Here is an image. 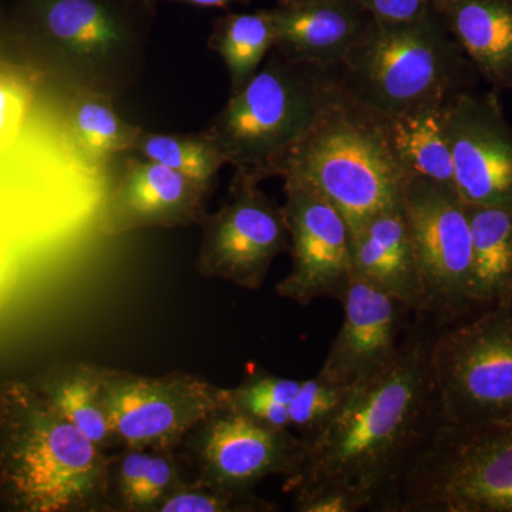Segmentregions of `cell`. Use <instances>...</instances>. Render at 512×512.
<instances>
[{"label":"cell","instance_id":"obj_25","mask_svg":"<svg viewBox=\"0 0 512 512\" xmlns=\"http://www.w3.org/2000/svg\"><path fill=\"white\" fill-rule=\"evenodd\" d=\"M131 153L163 164L210 188L225 165L221 151L205 131L161 134L148 133L141 128Z\"/></svg>","mask_w":512,"mask_h":512},{"label":"cell","instance_id":"obj_4","mask_svg":"<svg viewBox=\"0 0 512 512\" xmlns=\"http://www.w3.org/2000/svg\"><path fill=\"white\" fill-rule=\"evenodd\" d=\"M153 0H30L36 45L53 74L79 94L113 100L147 66Z\"/></svg>","mask_w":512,"mask_h":512},{"label":"cell","instance_id":"obj_11","mask_svg":"<svg viewBox=\"0 0 512 512\" xmlns=\"http://www.w3.org/2000/svg\"><path fill=\"white\" fill-rule=\"evenodd\" d=\"M178 448L190 464L192 483L232 493H254L268 477L299 473L305 443L292 430L272 429L229 409L200 421Z\"/></svg>","mask_w":512,"mask_h":512},{"label":"cell","instance_id":"obj_26","mask_svg":"<svg viewBox=\"0 0 512 512\" xmlns=\"http://www.w3.org/2000/svg\"><path fill=\"white\" fill-rule=\"evenodd\" d=\"M109 99L82 94L74 107L72 127L80 148L93 160L131 153L141 128L121 119Z\"/></svg>","mask_w":512,"mask_h":512},{"label":"cell","instance_id":"obj_12","mask_svg":"<svg viewBox=\"0 0 512 512\" xmlns=\"http://www.w3.org/2000/svg\"><path fill=\"white\" fill-rule=\"evenodd\" d=\"M200 224L197 271L248 291L264 285L272 262L291 245L284 207L248 178L234 175L227 202Z\"/></svg>","mask_w":512,"mask_h":512},{"label":"cell","instance_id":"obj_22","mask_svg":"<svg viewBox=\"0 0 512 512\" xmlns=\"http://www.w3.org/2000/svg\"><path fill=\"white\" fill-rule=\"evenodd\" d=\"M37 392L100 450L121 448L104 399L101 366L66 363L53 370Z\"/></svg>","mask_w":512,"mask_h":512},{"label":"cell","instance_id":"obj_5","mask_svg":"<svg viewBox=\"0 0 512 512\" xmlns=\"http://www.w3.org/2000/svg\"><path fill=\"white\" fill-rule=\"evenodd\" d=\"M464 56L431 8L409 22L370 20L336 70L357 104L389 117L446 103L461 92Z\"/></svg>","mask_w":512,"mask_h":512},{"label":"cell","instance_id":"obj_3","mask_svg":"<svg viewBox=\"0 0 512 512\" xmlns=\"http://www.w3.org/2000/svg\"><path fill=\"white\" fill-rule=\"evenodd\" d=\"M342 92L338 70L272 49L255 76L231 94L205 133L235 177L261 184L284 177L296 148Z\"/></svg>","mask_w":512,"mask_h":512},{"label":"cell","instance_id":"obj_8","mask_svg":"<svg viewBox=\"0 0 512 512\" xmlns=\"http://www.w3.org/2000/svg\"><path fill=\"white\" fill-rule=\"evenodd\" d=\"M430 369L441 423H511L512 303H498L434 328Z\"/></svg>","mask_w":512,"mask_h":512},{"label":"cell","instance_id":"obj_20","mask_svg":"<svg viewBox=\"0 0 512 512\" xmlns=\"http://www.w3.org/2000/svg\"><path fill=\"white\" fill-rule=\"evenodd\" d=\"M447 101L379 120L393 156L409 178L456 188L446 130Z\"/></svg>","mask_w":512,"mask_h":512},{"label":"cell","instance_id":"obj_30","mask_svg":"<svg viewBox=\"0 0 512 512\" xmlns=\"http://www.w3.org/2000/svg\"><path fill=\"white\" fill-rule=\"evenodd\" d=\"M370 18L382 22H409L431 10V0H356Z\"/></svg>","mask_w":512,"mask_h":512},{"label":"cell","instance_id":"obj_29","mask_svg":"<svg viewBox=\"0 0 512 512\" xmlns=\"http://www.w3.org/2000/svg\"><path fill=\"white\" fill-rule=\"evenodd\" d=\"M278 505L255 493H232L183 481L165 498L158 512H272Z\"/></svg>","mask_w":512,"mask_h":512},{"label":"cell","instance_id":"obj_18","mask_svg":"<svg viewBox=\"0 0 512 512\" xmlns=\"http://www.w3.org/2000/svg\"><path fill=\"white\" fill-rule=\"evenodd\" d=\"M353 275L424 318V291L402 204L376 214L352 234Z\"/></svg>","mask_w":512,"mask_h":512},{"label":"cell","instance_id":"obj_6","mask_svg":"<svg viewBox=\"0 0 512 512\" xmlns=\"http://www.w3.org/2000/svg\"><path fill=\"white\" fill-rule=\"evenodd\" d=\"M311 184L348 221L350 234L402 204L409 175L397 163L379 117L343 89L296 148L284 177Z\"/></svg>","mask_w":512,"mask_h":512},{"label":"cell","instance_id":"obj_24","mask_svg":"<svg viewBox=\"0 0 512 512\" xmlns=\"http://www.w3.org/2000/svg\"><path fill=\"white\" fill-rule=\"evenodd\" d=\"M208 46L227 67L231 94L239 92L274 49L275 28L269 10L220 16L212 26Z\"/></svg>","mask_w":512,"mask_h":512},{"label":"cell","instance_id":"obj_27","mask_svg":"<svg viewBox=\"0 0 512 512\" xmlns=\"http://www.w3.org/2000/svg\"><path fill=\"white\" fill-rule=\"evenodd\" d=\"M299 384L301 380L272 375L265 370L248 372L237 387L228 389L225 409L272 429L291 430L289 406Z\"/></svg>","mask_w":512,"mask_h":512},{"label":"cell","instance_id":"obj_14","mask_svg":"<svg viewBox=\"0 0 512 512\" xmlns=\"http://www.w3.org/2000/svg\"><path fill=\"white\" fill-rule=\"evenodd\" d=\"M446 130L461 200L512 207V128L497 97L454 94L447 101Z\"/></svg>","mask_w":512,"mask_h":512},{"label":"cell","instance_id":"obj_17","mask_svg":"<svg viewBox=\"0 0 512 512\" xmlns=\"http://www.w3.org/2000/svg\"><path fill=\"white\" fill-rule=\"evenodd\" d=\"M268 10L275 28L274 49L325 69H338L372 20L356 0H313Z\"/></svg>","mask_w":512,"mask_h":512},{"label":"cell","instance_id":"obj_23","mask_svg":"<svg viewBox=\"0 0 512 512\" xmlns=\"http://www.w3.org/2000/svg\"><path fill=\"white\" fill-rule=\"evenodd\" d=\"M183 481L175 451L123 447L111 458V510L158 512Z\"/></svg>","mask_w":512,"mask_h":512},{"label":"cell","instance_id":"obj_2","mask_svg":"<svg viewBox=\"0 0 512 512\" xmlns=\"http://www.w3.org/2000/svg\"><path fill=\"white\" fill-rule=\"evenodd\" d=\"M107 451L56 412L37 390H0V495L20 511H113Z\"/></svg>","mask_w":512,"mask_h":512},{"label":"cell","instance_id":"obj_31","mask_svg":"<svg viewBox=\"0 0 512 512\" xmlns=\"http://www.w3.org/2000/svg\"><path fill=\"white\" fill-rule=\"evenodd\" d=\"M23 113V97L13 83L0 80V146L18 128Z\"/></svg>","mask_w":512,"mask_h":512},{"label":"cell","instance_id":"obj_16","mask_svg":"<svg viewBox=\"0 0 512 512\" xmlns=\"http://www.w3.org/2000/svg\"><path fill=\"white\" fill-rule=\"evenodd\" d=\"M211 188L147 158H124L100 217L101 234L200 224Z\"/></svg>","mask_w":512,"mask_h":512},{"label":"cell","instance_id":"obj_28","mask_svg":"<svg viewBox=\"0 0 512 512\" xmlns=\"http://www.w3.org/2000/svg\"><path fill=\"white\" fill-rule=\"evenodd\" d=\"M353 387L326 382L316 376L301 380L289 406L291 430L305 443L318 439L348 403Z\"/></svg>","mask_w":512,"mask_h":512},{"label":"cell","instance_id":"obj_32","mask_svg":"<svg viewBox=\"0 0 512 512\" xmlns=\"http://www.w3.org/2000/svg\"><path fill=\"white\" fill-rule=\"evenodd\" d=\"M156 2H177L198 6V8L228 9L237 5L247 6L251 3V0H156Z\"/></svg>","mask_w":512,"mask_h":512},{"label":"cell","instance_id":"obj_7","mask_svg":"<svg viewBox=\"0 0 512 512\" xmlns=\"http://www.w3.org/2000/svg\"><path fill=\"white\" fill-rule=\"evenodd\" d=\"M389 512H512V421L440 423L404 474Z\"/></svg>","mask_w":512,"mask_h":512},{"label":"cell","instance_id":"obj_1","mask_svg":"<svg viewBox=\"0 0 512 512\" xmlns=\"http://www.w3.org/2000/svg\"><path fill=\"white\" fill-rule=\"evenodd\" d=\"M416 322L392 365L353 386L339 416L305 446L301 470L285 480L288 493L338 487L363 510L389 512L404 474L441 423L430 369L436 326Z\"/></svg>","mask_w":512,"mask_h":512},{"label":"cell","instance_id":"obj_10","mask_svg":"<svg viewBox=\"0 0 512 512\" xmlns=\"http://www.w3.org/2000/svg\"><path fill=\"white\" fill-rule=\"evenodd\" d=\"M101 384L121 448L178 450L200 421L227 407L228 389L183 372L153 377L101 366Z\"/></svg>","mask_w":512,"mask_h":512},{"label":"cell","instance_id":"obj_33","mask_svg":"<svg viewBox=\"0 0 512 512\" xmlns=\"http://www.w3.org/2000/svg\"><path fill=\"white\" fill-rule=\"evenodd\" d=\"M309 2H313V0H278L279 6H298Z\"/></svg>","mask_w":512,"mask_h":512},{"label":"cell","instance_id":"obj_15","mask_svg":"<svg viewBox=\"0 0 512 512\" xmlns=\"http://www.w3.org/2000/svg\"><path fill=\"white\" fill-rule=\"evenodd\" d=\"M340 302L345 313L342 326L318 377L353 387L392 365L402 348L412 312L389 293L356 275Z\"/></svg>","mask_w":512,"mask_h":512},{"label":"cell","instance_id":"obj_9","mask_svg":"<svg viewBox=\"0 0 512 512\" xmlns=\"http://www.w3.org/2000/svg\"><path fill=\"white\" fill-rule=\"evenodd\" d=\"M402 207L424 291V318L436 328L476 315L471 301V231L456 188L409 178Z\"/></svg>","mask_w":512,"mask_h":512},{"label":"cell","instance_id":"obj_19","mask_svg":"<svg viewBox=\"0 0 512 512\" xmlns=\"http://www.w3.org/2000/svg\"><path fill=\"white\" fill-rule=\"evenodd\" d=\"M431 8L477 72L512 90V0H431Z\"/></svg>","mask_w":512,"mask_h":512},{"label":"cell","instance_id":"obj_13","mask_svg":"<svg viewBox=\"0 0 512 512\" xmlns=\"http://www.w3.org/2000/svg\"><path fill=\"white\" fill-rule=\"evenodd\" d=\"M284 180L292 269L278 282L276 293L299 305H311L320 298L340 302L353 276L348 221L311 184L292 175Z\"/></svg>","mask_w":512,"mask_h":512},{"label":"cell","instance_id":"obj_34","mask_svg":"<svg viewBox=\"0 0 512 512\" xmlns=\"http://www.w3.org/2000/svg\"><path fill=\"white\" fill-rule=\"evenodd\" d=\"M153 2H156V0H153ZM157 3V2H156Z\"/></svg>","mask_w":512,"mask_h":512},{"label":"cell","instance_id":"obj_21","mask_svg":"<svg viewBox=\"0 0 512 512\" xmlns=\"http://www.w3.org/2000/svg\"><path fill=\"white\" fill-rule=\"evenodd\" d=\"M471 301L478 312L512 303V207L467 204Z\"/></svg>","mask_w":512,"mask_h":512}]
</instances>
